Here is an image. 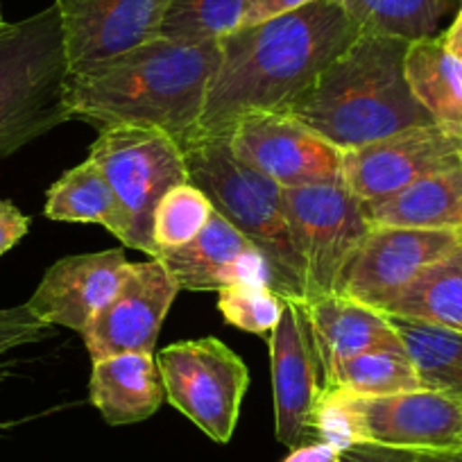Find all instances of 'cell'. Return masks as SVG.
<instances>
[{"mask_svg": "<svg viewBox=\"0 0 462 462\" xmlns=\"http://www.w3.org/2000/svg\"><path fill=\"white\" fill-rule=\"evenodd\" d=\"M390 319L415 363L421 385L462 402V333L415 319Z\"/></svg>", "mask_w": 462, "mask_h": 462, "instance_id": "d4e9b609", "label": "cell"}, {"mask_svg": "<svg viewBox=\"0 0 462 462\" xmlns=\"http://www.w3.org/2000/svg\"><path fill=\"white\" fill-rule=\"evenodd\" d=\"M181 150L189 184L202 190L213 211L259 247L273 273V291L304 301V268L292 245L283 186L243 163L226 136L190 139Z\"/></svg>", "mask_w": 462, "mask_h": 462, "instance_id": "277c9868", "label": "cell"}, {"mask_svg": "<svg viewBox=\"0 0 462 462\" xmlns=\"http://www.w3.org/2000/svg\"><path fill=\"white\" fill-rule=\"evenodd\" d=\"M417 453L399 451V448L372 447V444H356L340 451V462H415Z\"/></svg>", "mask_w": 462, "mask_h": 462, "instance_id": "d6a6232c", "label": "cell"}, {"mask_svg": "<svg viewBox=\"0 0 462 462\" xmlns=\"http://www.w3.org/2000/svg\"><path fill=\"white\" fill-rule=\"evenodd\" d=\"M370 226L451 231L462 236V162L412 181L390 198L363 202Z\"/></svg>", "mask_w": 462, "mask_h": 462, "instance_id": "ffe728a7", "label": "cell"}, {"mask_svg": "<svg viewBox=\"0 0 462 462\" xmlns=\"http://www.w3.org/2000/svg\"><path fill=\"white\" fill-rule=\"evenodd\" d=\"M243 163L283 189L342 181V152L283 111H250L226 134Z\"/></svg>", "mask_w": 462, "mask_h": 462, "instance_id": "30bf717a", "label": "cell"}, {"mask_svg": "<svg viewBox=\"0 0 462 462\" xmlns=\"http://www.w3.org/2000/svg\"><path fill=\"white\" fill-rule=\"evenodd\" d=\"M52 336V324L30 310L28 304L0 309V356L16 346L34 345Z\"/></svg>", "mask_w": 462, "mask_h": 462, "instance_id": "f546056e", "label": "cell"}, {"mask_svg": "<svg viewBox=\"0 0 462 462\" xmlns=\"http://www.w3.org/2000/svg\"><path fill=\"white\" fill-rule=\"evenodd\" d=\"M69 78L57 0L0 30V159L70 121Z\"/></svg>", "mask_w": 462, "mask_h": 462, "instance_id": "5b68a950", "label": "cell"}, {"mask_svg": "<svg viewBox=\"0 0 462 462\" xmlns=\"http://www.w3.org/2000/svg\"><path fill=\"white\" fill-rule=\"evenodd\" d=\"M3 376H5V367L0 365V381H3Z\"/></svg>", "mask_w": 462, "mask_h": 462, "instance_id": "74e56055", "label": "cell"}, {"mask_svg": "<svg viewBox=\"0 0 462 462\" xmlns=\"http://www.w3.org/2000/svg\"><path fill=\"white\" fill-rule=\"evenodd\" d=\"M3 28H5V25H0V30H3Z\"/></svg>", "mask_w": 462, "mask_h": 462, "instance_id": "f35d334b", "label": "cell"}, {"mask_svg": "<svg viewBox=\"0 0 462 462\" xmlns=\"http://www.w3.org/2000/svg\"><path fill=\"white\" fill-rule=\"evenodd\" d=\"M457 162L462 136L433 123L342 152V181L361 202H376Z\"/></svg>", "mask_w": 462, "mask_h": 462, "instance_id": "7c38bea8", "label": "cell"}, {"mask_svg": "<svg viewBox=\"0 0 462 462\" xmlns=\"http://www.w3.org/2000/svg\"><path fill=\"white\" fill-rule=\"evenodd\" d=\"M213 204L193 184H180L163 195L154 211L152 241L157 254L186 245L207 226L213 216Z\"/></svg>", "mask_w": 462, "mask_h": 462, "instance_id": "83f0119b", "label": "cell"}, {"mask_svg": "<svg viewBox=\"0 0 462 462\" xmlns=\"http://www.w3.org/2000/svg\"><path fill=\"white\" fill-rule=\"evenodd\" d=\"M273 361L274 435L288 448L309 442L322 374L301 300L283 297V310L268 337Z\"/></svg>", "mask_w": 462, "mask_h": 462, "instance_id": "5bb4252c", "label": "cell"}, {"mask_svg": "<svg viewBox=\"0 0 462 462\" xmlns=\"http://www.w3.org/2000/svg\"><path fill=\"white\" fill-rule=\"evenodd\" d=\"M408 39L358 34L286 114L346 152L403 130L433 125L406 79Z\"/></svg>", "mask_w": 462, "mask_h": 462, "instance_id": "3957f363", "label": "cell"}, {"mask_svg": "<svg viewBox=\"0 0 462 462\" xmlns=\"http://www.w3.org/2000/svg\"><path fill=\"white\" fill-rule=\"evenodd\" d=\"M315 438L337 451L356 444L426 453L462 447V402L438 390L358 397L322 388L313 412Z\"/></svg>", "mask_w": 462, "mask_h": 462, "instance_id": "8992f818", "label": "cell"}, {"mask_svg": "<svg viewBox=\"0 0 462 462\" xmlns=\"http://www.w3.org/2000/svg\"><path fill=\"white\" fill-rule=\"evenodd\" d=\"M30 216H25L14 202L0 199V256L14 250L30 231Z\"/></svg>", "mask_w": 462, "mask_h": 462, "instance_id": "4dcf8cb0", "label": "cell"}, {"mask_svg": "<svg viewBox=\"0 0 462 462\" xmlns=\"http://www.w3.org/2000/svg\"><path fill=\"white\" fill-rule=\"evenodd\" d=\"M46 217L57 222H88L102 225L118 241L123 236V220L114 190L93 159L66 171L46 193Z\"/></svg>", "mask_w": 462, "mask_h": 462, "instance_id": "603a6c76", "label": "cell"}, {"mask_svg": "<svg viewBox=\"0 0 462 462\" xmlns=\"http://www.w3.org/2000/svg\"><path fill=\"white\" fill-rule=\"evenodd\" d=\"M354 21L361 34L402 37L408 42L435 37L448 12L462 0H333Z\"/></svg>", "mask_w": 462, "mask_h": 462, "instance_id": "cb8c5ba5", "label": "cell"}, {"mask_svg": "<svg viewBox=\"0 0 462 462\" xmlns=\"http://www.w3.org/2000/svg\"><path fill=\"white\" fill-rule=\"evenodd\" d=\"M283 462H340V451L322 439H313L301 447L291 448Z\"/></svg>", "mask_w": 462, "mask_h": 462, "instance_id": "836d02e7", "label": "cell"}, {"mask_svg": "<svg viewBox=\"0 0 462 462\" xmlns=\"http://www.w3.org/2000/svg\"><path fill=\"white\" fill-rule=\"evenodd\" d=\"M444 48L456 57L457 61H462V5L456 10V16H453L451 25L439 34Z\"/></svg>", "mask_w": 462, "mask_h": 462, "instance_id": "e575fe53", "label": "cell"}, {"mask_svg": "<svg viewBox=\"0 0 462 462\" xmlns=\"http://www.w3.org/2000/svg\"><path fill=\"white\" fill-rule=\"evenodd\" d=\"M415 462H462V447L447 448V451L417 453Z\"/></svg>", "mask_w": 462, "mask_h": 462, "instance_id": "d590c367", "label": "cell"}, {"mask_svg": "<svg viewBox=\"0 0 462 462\" xmlns=\"http://www.w3.org/2000/svg\"><path fill=\"white\" fill-rule=\"evenodd\" d=\"M154 259L166 265L180 291L220 292L238 283L273 288V273L265 256L220 213H213L193 241L162 252Z\"/></svg>", "mask_w": 462, "mask_h": 462, "instance_id": "e0dca14e", "label": "cell"}, {"mask_svg": "<svg viewBox=\"0 0 462 462\" xmlns=\"http://www.w3.org/2000/svg\"><path fill=\"white\" fill-rule=\"evenodd\" d=\"M171 0H57L70 75L87 73L150 39Z\"/></svg>", "mask_w": 462, "mask_h": 462, "instance_id": "9a60e30c", "label": "cell"}, {"mask_svg": "<svg viewBox=\"0 0 462 462\" xmlns=\"http://www.w3.org/2000/svg\"><path fill=\"white\" fill-rule=\"evenodd\" d=\"M88 397L111 426L150 420L166 399L154 354H116L93 361Z\"/></svg>", "mask_w": 462, "mask_h": 462, "instance_id": "d6986e66", "label": "cell"}, {"mask_svg": "<svg viewBox=\"0 0 462 462\" xmlns=\"http://www.w3.org/2000/svg\"><path fill=\"white\" fill-rule=\"evenodd\" d=\"M381 313L462 333V245L417 274Z\"/></svg>", "mask_w": 462, "mask_h": 462, "instance_id": "7402d4cb", "label": "cell"}, {"mask_svg": "<svg viewBox=\"0 0 462 462\" xmlns=\"http://www.w3.org/2000/svg\"><path fill=\"white\" fill-rule=\"evenodd\" d=\"M358 34L333 0H315L291 14L226 34L220 39V66L208 84L193 139L226 136L250 111L286 114Z\"/></svg>", "mask_w": 462, "mask_h": 462, "instance_id": "6da1fadb", "label": "cell"}, {"mask_svg": "<svg viewBox=\"0 0 462 462\" xmlns=\"http://www.w3.org/2000/svg\"><path fill=\"white\" fill-rule=\"evenodd\" d=\"M283 204L304 268V301L336 295L346 263L370 231L363 202L345 181H336L283 189Z\"/></svg>", "mask_w": 462, "mask_h": 462, "instance_id": "9c48e42d", "label": "cell"}, {"mask_svg": "<svg viewBox=\"0 0 462 462\" xmlns=\"http://www.w3.org/2000/svg\"><path fill=\"white\" fill-rule=\"evenodd\" d=\"M130 265L123 247L66 256L46 270L30 297V310L52 327L84 333L121 288Z\"/></svg>", "mask_w": 462, "mask_h": 462, "instance_id": "2e32d148", "label": "cell"}, {"mask_svg": "<svg viewBox=\"0 0 462 462\" xmlns=\"http://www.w3.org/2000/svg\"><path fill=\"white\" fill-rule=\"evenodd\" d=\"M245 0H171L159 37L175 42H220L236 32Z\"/></svg>", "mask_w": 462, "mask_h": 462, "instance_id": "4316f807", "label": "cell"}, {"mask_svg": "<svg viewBox=\"0 0 462 462\" xmlns=\"http://www.w3.org/2000/svg\"><path fill=\"white\" fill-rule=\"evenodd\" d=\"M319 363L322 385L346 358L372 349H403L393 319L372 306L342 295L301 301Z\"/></svg>", "mask_w": 462, "mask_h": 462, "instance_id": "ac0fdd59", "label": "cell"}, {"mask_svg": "<svg viewBox=\"0 0 462 462\" xmlns=\"http://www.w3.org/2000/svg\"><path fill=\"white\" fill-rule=\"evenodd\" d=\"M154 361L171 406L213 442H229L250 388V372L238 354L217 337H199L163 346Z\"/></svg>", "mask_w": 462, "mask_h": 462, "instance_id": "ba28073f", "label": "cell"}, {"mask_svg": "<svg viewBox=\"0 0 462 462\" xmlns=\"http://www.w3.org/2000/svg\"><path fill=\"white\" fill-rule=\"evenodd\" d=\"M324 388H342L358 397H385V394L424 390L415 363L403 349H372L346 358L333 370Z\"/></svg>", "mask_w": 462, "mask_h": 462, "instance_id": "484cf974", "label": "cell"}, {"mask_svg": "<svg viewBox=\"0 0 462 462\" xmlns=\"http://www.w3.org/2000/svg\"><path fill=\"white\" fill-rule=\"evenodd\" d=\"M460 245L462 236L451 231L370 226L352 261L346 263L336 295L381 310L417 274Z\"/></svg>", "mask_w": 462, "mask_h": 462, "instance_id": "8fae6325", "label": "cell"}, {"mask_svg": "<svg viewBox=\"0 0 462 462\" xmlns=\"http://www.w3.org/2000/svg\"><path fill=\"white\" fill-rule=\"evenodd\" d=\"M406 79L435 125L462 136V61L444 48L439 34L408 43Z\"/></svg>", "mask_w": 462, "mask_h": 462, "instance_id": "44dd1931", "label": "cell"}, {"mask_svg": "<svg viewBox=\"0 0 462 462\" xmlns=\"http://www.w3.org/2000/svg\"><path fill=\"white\" fill-rule=\"evenodd\" d=\"M177 292L180 286L159 259L132 263L121 288L82 333L91 361L116 354H154Z\"/></svg>", "mask_w": 462, "mask_h": 462, "instance_id": "4fadbf2b", "label": "cell"}, {"mask_svg": "<svg viewBox=\"0 0 462 462\" xmlns=\"http://www.w3.org/2000/svg\"><path fill=\"white\" fill-rule=\"evenodd\" d=\"M220 57V42L150 39L87 73L70 75V121L88 123L97 132L114 125L157 127L184 145L193 139Z\"/></svg>", "mask_w": 462, "mask_h": 462, "instance_id": "7a4b0ae2", "label": "cell"}, {"mask_svg": "<svg viewBox=\"0 0 462 462\" xmlns=\"http://www.w3.org/2000/svg\"><path fill=\"white\" fill-rule=\"evenodd\" d=\"M217 309L231 327L268 340L282 318L283 297L268 286L238 283L217 292Z\"/></svg>", "mask_w": 462, "mask_h": 462, "instance_id": "f1b7e54d", "label": "cell"}, {"mask_svg": "<svg viewBox=\"0 0 462 462\" xmlns=\"http://www.w3.org/2000/svg\"><path fill=\"white\" fill-rule=\"evenodd\" d=\"M0 25H7L5 16H3V5H0Z\"/></svg>", "mask_w": 462, "mask_h": 462, "instance_id": "8d00e7d4", "label": "cell"}, {"mask_svg": "<svg viewBox=\"0 0 462 462\" xmlns=\"http://www.w3.org/2000/svg\"><path fill=\"white\" fill-rule=\"evenodd\" d=\"M310 3H315V0H245L241 28H250V25L279 19V16L301 10V7L310 5Z\"/></svg>", "mask_w": 462, "mask_h": 462, "instance_id": "1f68e13d", "label": "cell"}, {"mask_svg": "<svg viewBox=\"0 0 462 462\" xmlns=\"http://www.w3.org/2000/svg\"><path fill=\"white\" fill-rule=\"evenodd\" d=\"M114 190L123 220V247L154 259V211L168 190L189 181L184 150L157 127L114 125L97 132L88 150Z\"/></svg>", "mask_w": 462, "mask_h": 462, "instance_id": "52a82bcc", "label": "cell"}]
</instances>
